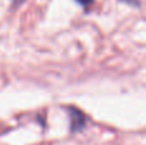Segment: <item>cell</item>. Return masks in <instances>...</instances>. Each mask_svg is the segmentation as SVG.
<instances>
[{
	"label": "cell",
	"instance_id": "7a4b0ae2",
	"mask_svg": "<svg viewBox=\"0 0 146 145\" xmlns=\"http://www.w3.org/2000/svg\"><path fill=\"white\" fill-rule=\"evenodd\" d=\"M121 1L126 3V4L131 5V7H140V1H139V0H121Z\"/></svg>",
	"mask_w": 146,
	"mask_h": 145
},
{
	"label": "cell",
	"instance_id": "277c9868",
	"mask_svg": "<svg viewBox=\"0 0 146 145\" xmlns=\"http://www.w3.org/2000/svg\"><path fill=\"white\" fill-rule=\"evenodd\" d=\"M25 1V0H13V3H12V5H13V8H17V7H19L22 3Z\"/></svg>",
	"mask_w": 146,
	"mask_h": 145
},
{
	"label": "cell",
	"instance_id": "6da1fadb",
	"mask_svg": "<svg viewBox=\"0 0 146 145\" xmlns=\"http://www.w3.org/2000/svg\"><path fill=\"white\" fill-rule=\"evenodd\" d=\"M69 116H71V128L72 131H80L86 126V117L82 112L78 109L71 108L69 109Z\"/></svg>",
	"mask_w": 146,
	"mask_h": 145
},
{
	"label": "cell",
	"instance_id": "3957f363",
	"mask_svg": "<svg viewBox=\"0 0 146 145\" xmlns=\"http://www.w3.org/2000/svg\"><path fill=\"white\" fill-rule=\"evenodd\" d=\"M78 3H80L81 5H83V7H88V5L92 3V0H77Z\"/></svg>",
	"mask_w": 146,
	"mask_h": 145
}]
</instances>
